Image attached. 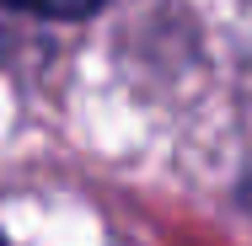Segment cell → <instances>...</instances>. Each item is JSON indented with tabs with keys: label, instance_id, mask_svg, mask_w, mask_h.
<instances>
[{
	"label": "cell",
	"instance_id": "6da1fadb",
	"mask_svg": "<svg viewBox=\"0 0 252 246\" xmlns=\"http://www.w3.org/2000/svg\"><path fill=\"white\" fill-rule=\"evenodd\" d=\"M5 5H22V11H43V16H92L102 0H5Z\"/></svg>",
	"mask_w": 252,
	"mask_h": 246
},
{
	"label": "cell",
	"instance_id": "7a4b0ae2",
	"mask_svg": "<svg viewBox=\"0 0 252 246\" xmlns=\"http://www.w3.org/2000/svg\"><path fill=\"white\" fill-rule=\"evenodd\" d=\"M0 246H5V241H0Z\"/></svg>",
	"mask_w": 252,
	"mask_h": 246
}]
</instances>
